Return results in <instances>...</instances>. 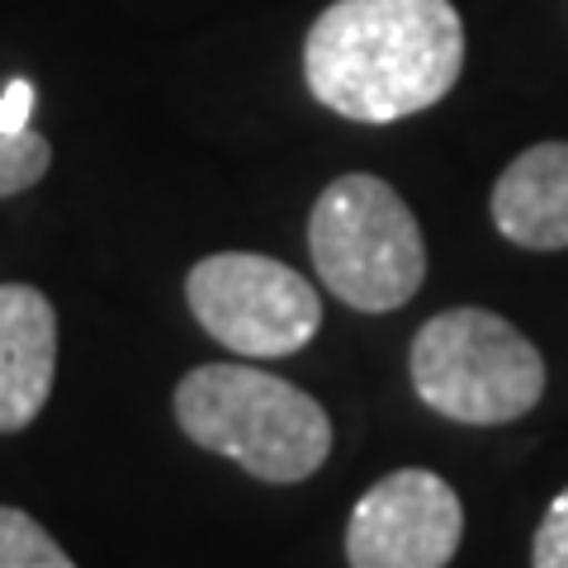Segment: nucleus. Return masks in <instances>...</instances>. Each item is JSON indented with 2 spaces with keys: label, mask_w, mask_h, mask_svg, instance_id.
I'll use <instances>...</instances> for the list:
<instances>
[{
  "label": "nucleus",
  "mask_w": 568,
  "mask_h": 568,
  "mask_svg": "<svg viewBox=\"0 0 568 568\" xmlns=\"http://www.w3.org/2000/svg\"><path fill=\"white\" fill-rule=\"evenodd\" d=\"M465 67L450 0H332L304 39V81L323 110L398 123L440 104Z\"/></svg>",
  "instance_id": "1"
},
{
  "label": "nucleus",
  "mask_w": 568,
  "mask_h": 568,
  "mask_svg": "<svg viewBox=\"0 0 568 568\" xmlns=\"http://www.w3.org/2000/svg\"><path fill=\"white\" fill-rule=\"evenodd\" d=\"M175 422L261 484H304L332 455V417L298 384L261 365H200L175 384Z\"/></svg>",
  "instance_id": "2"
},
{
  "label": "nucleus",
  "mask_w": 568,
  "mask_h": 568,
  "mask_svg": "<svg viewBox=\"0 0 568 568\" xmlns=\"http://www.w3.org/2000/svg\"><path fill=\"white\" fill-rule=\"evenodd\" d=\"M313 271L355 313H394L426 280V242L403 194L379 175L351 171L308 213Z\"/></svg>",
  "instance_id": "3"
},
{
  "label": "nucleus",
  "mask_w": 568,
  "mask_h": 568,
  "mask_svg": "<svg viewBox=\"0 0 568 568\" xmlns=\"http://www.w3.org/2000/svg\"><path fill=\"white\" fill-rule=\"evenodd\" d=\"M417 398L459 426H507L545 398V361L526 336L488 308L426 317L407 346Z\"/></svg>",
  "instance_id": "4"
},
{
  "label": "nucleus",
  "mask_w": 568,
  "mask_h": 568,
  "mask_svg": "<svg viewBox=\"0 0 568 568\" xmlns=\"http://www.w3.org/2000/svg\"><path fill=\"white\" fill-rule=\"evenodd\" d=\"M185 304L213 342L246 361L304 351L323 327L313 280L261 252H213L185 275Z\"/></svg>",
  "instance_id": "5"
},
{
  "label": "nucleus",
  "mask_w": 568,
  "mask_h": 568,
  "mask_svg": "<svg viewBox=\"0 0 568 568\" xmlns=\"http://www.w3.org/2000/svg\"><path fill=\"white\" fill-rule=\"evenodd\" d=\"M465 536L459 493L432 469H394L346 521L351 568H446Z\"/></svg>",
  "instance_id": "6"
},
{
  "label": "nucleus",
  "mask_w": 568,
  "mask_h": 568,
  "mask_svg": "<svg viewBox=\"0 0 568 568\" xmlns=\"http://www.w3.org/2000/svg\"><path fill=\"white\" fill-rule=\"evenodd\" d=\"M58 379V313L33 284H0V432H24Z\"/></svg>",
  "instance_id": "7"
},
{
  "label": "nucleus",
  "mask_w": 568,
  "mask_h": 568,
  "mask_svg": "<svg viewBox=\"0 0 568 568\" xmlns=\"http://www.w3.org/2000/svg\"><path fill=\"white\" fill-rule=\"evenodd\" d=\"M493 227L526 252L568 246V142H536L493 185Z\"/></svg>",
  "instance_id": "8"
},
{
  "label": "nucleus",
  "mask_w": 568,
  "mask_h": 568,
  "mask_svg": "<svg viewBox=\"0 0 568 568\" xmlns=\"http://www.w3.org/2000/svg\"><path fill=\"white\" fill-rule=\"evenodd\" d=\"M0 568H77L62 545L20 507H0Z\"/></svg>",
  "instance_id": "9"
},
{
  "label": "nucleus",
  "mask_w": 568,
  "mask_h": 568,
  "mask_svg": "<svg viewBox=\"0 0 568 568\" xmlns=\"http://www.w3.org/2000/svg\"><path fill=\"white\" fill-rule=\"evenodd\" d=\"M52 166V142L43 133H0V200L39 185Z\"/></svg>",
  "instance_id": "10"
},
{
  "label": "nucleus",
  "mask_w": 568,
  "mask_h": 568,
  "mask_svg": "<svg viewBox=\"0 0 568 568\" xmlns=\"http://www.w3.org/2000/svg\"><path fill=\"white\" fill-rule=\"evenodd\" d=\"M530 568H568V488L545 507L530 545Z\"/></svg>",
  "instance_id": "11"
},
{
  "label": "nucleus",
  "mask_w": 568,
  "mask_h": 568,
  "mask_svg": "<svg viewBox=\"0 0 568 568\" xmlns=\"http://www.w3.org/2000/svg\"><path fill=\"white\" fill-rule=\"evenodd\" d=\"M33 114V85L29 81H10L0 95V133H24Z\"/></svg>",
  "instance_id": "12"
}]
</instances>
